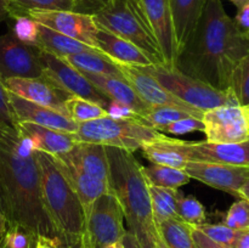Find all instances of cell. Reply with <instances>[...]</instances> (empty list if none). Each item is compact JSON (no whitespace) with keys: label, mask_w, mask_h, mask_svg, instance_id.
<instances>
[{"label":"cell","mask_w":249,"mask_h":248,"mask_svg":"<svg viewBox=\"0 0 249 248\" xmlns=\"http://www.w3.org/2000/svg\"><path fill=\"white\" fill-rule=\"evenodd\" d=\"M249 53V34L226 14L221 0H206L194 33L179 51L175 67L215 89L230 88L236 66Z\"/></svg>","instance_id":"obj_1"},{"label":"cell","mask_w":249,"mask_h":248,"mask_svg":"<svg viewBox=\"0 0 249 248\" xmlns=\"http://www.w3.org/2000/svg\"><path fill=\"white\" fill-rule=\"evenodd\" d=\"M0 185L7 229L21 228L33 236L57 238L44 208L36 150L14 128L0 124Z\"/></svg>","instance_id":"obj_2"},{"label":"cell","mask_w":249,"mask_h":248,"mask_svg":"<svg viewBox=\"0 0 249 248\" xmlns=\"http://www.w3.org/2000/svg\"><path fill=\"white\" fill-rule=\"evenodd\" d=\"M105 148L108 158L109 189L121 203L128 231L140 248H157L160 233L153 218L143 167L134 152L111 146Z\"/></svg>","instance_id":"obj_3"},{"label":"cell","mask_w":249,"mask_h":248,"mask_svg":"<svg viewBox=\"0 0 249 248\" xmlns=\"http://www.w3.org/2000/svg\"><path fill=\"white\" fill-rule=\"evenodd\" d=\"M44 208L60 241L82 236L84 209L51 155L36 151Z\"/></svg>","instance_id":"obj_4"},{"label":"cell","mask_w":249,"mask_h":248,"mask_svg":"<svg viewBox=\"0 0 249 248\" xmlns=\"http://www.w3.org/2000/svg\"><path fill=\"white\" fill-rule=\"evenodd\" d=\"M92 17L97 26L140 48L156 65L163 63L160 46L148 27L139 0H114Z\"/></svg>","instance_id":"obj_5"},{"label":"cell","mask_w":249,"mask_h":248,"mask_svg":"<svg viewBox=\"0 0 249 248\" xmlns=\"http://www.w3.org/2000/svg\"><path fill=\"white\" fill-rule=\"evenodd\" d=\"M162 134L145 125L140 118L116 119L108 116L79 123L74 136L78 142L99 143L135 152L140 150L141 146L158 139Z\"/></svg>","instance_id":"obj_6"},{"label":"cell","mask_w":249,"mask_h":248,"mask_svg":"<svg viewBox=\"0 0 249 248\" xmlns=\"http://www.w3.org/2000/svg\"><path fill=\"white\" fill-rule=\"evenodd\" d=\"M152 75L163 88L181 101L199 111H208L226 105H238L230 89H215L212 85L185 74L177 67H168L164 63L140 67Z\"/></svg>","instance_id":"obj_7"},{"label":"cell","mask_w":249,"mask_h":248,"mask_svg":"<svg viewBox=\"0 0 249 248\" xmlns=\"http://www.w3.org/2000/svg\"><path fill=\"white\" fill-rule=\"evenodd\" d=\"M124 213L116 195L109 190L85 212L82 241L84 248H105L121 242L125 235Z\"/></svg>","instance_id":"obj_8"},{"label":"cell","mask_w":249,"mask_h":248,"mask_svg":"<svg viewBox=\"0 0 249 248\" xmlns=\"http://www.w3.org/2000/svg\"><path fill=\"white\" fill-rule=\"evenodd\" d=\"M206 141L214 143H237L249 140V107L226 105L203 113Z\"/></svg>","instance_id":"obj_9"},{"label":"cell","mask_w":249,"mask_h":248,"mask_svg":"<svg viewBox=\"0 0 249 248\" xmlns=\"http://www.w3.org/2000/svg\"><path fill=\"white\" fill-rule=\"evenodd\" d=\"M39 48L17 39L11 31L0 35V78H41Z\"/></svg>","instance_id":"obj_10"},{"label":"cell","mask_w":249,"mask_h":248,"mask_svg":"<svg viewBox=\"0 0 249 248\" xmlns=\"http://www.w3.org/2000/svg\"><path fill=\"white\" fill-rule=\"evenodd\" d=\"M39 58L44 68V77L70 95L96 102L105 108L111 102V100L95 88L79 70L73 67L63 58L51 55L41 49H39Z\"/></svg>","instance_id":"obj_11"},{"label":"cell","mask_w":249,"mask_h":248,"mask_svg":"<svg viewBox=\"0 0 249 248\" xmlns=\"http://www.w3.org/2000/svg\"><path fill=\"white\" fill-rule=\"evenodd\" d=\"M124 79L131 85L136 94L145 101L148 106H169L187 112L196 118L202 119L203 111L195 108L191 105L181 101L175 95L163 88L152 75L146 73L140 67L124 63H117Z\"/></svg>","instance_id":"obj_12"},{"label":"cell","mask_w":249,"mask_h":248,"mask_svg":"<svg viewBox=\"0 0 249 248\" xmlns=\"http://www.w3.org/2000/svg\"><path fill=\"white\" fill-rule=\"evenodd\" d=\"M27 16L36 22L53 29L61 34L71 36L78 41L97 49L96 31L97 24L90 15L79 14L74 11H43L32 10Z\"/></svg>","instance_id":"obj_13"},{"label":"cell","mask_w":249,"mask_h":248,"mask_svg":"<svg viewBox=\"0 0 249 248\" xmlns=\"http://www.w3.org/2000/svg\"><path fill=\"white\" fill-rule=\"evenodd\" d=\"M148 27L160 46L163 63L175 67L178 46L175 40L172 12L168 0H139Z\"/></svg>","instance_id":"obj_14"},{"label":"cell","mask_w":249,"mask_h":248,"mask_svg":"<svg viewBox=\"0 0 249 248\" xmlns=\"http://www.w3.org/2000/svg\"><path fill=\"white\" fill-rule=\"evenodd\" d=\"M187 160L249 167V140L237 143L178 141Z\"/></svg>","instance_id":"obj_15"},{"label":"cell","mask_w":249,"mask_h":248,"mask_svg":"<svg viewBox=\"0 0 249 248\" xmlns=\"http://www.w3.org/2000/svg\"><path fill=\"white\" fill-rule=\"evenodd\" d=\"M191 179L238 197V192L249 175V167L220 163L189 160L184 168Z\"/></svg>","instance_id":"obj_16"},{"label":"cell","mask_w":249,"mask_h":248,"mask_svg":"<svg viewBox=\"0 0 249 248\" xmlns=\"http://www.w3.org/2000/svg\"><path fill=\"white\" fill-rule=\"evenodd\" d=\"M7 91L28 101L56 109L67 116L66 100L72 95L53 84L48 78H9L4 80Z\"/></svg>","instance_id":"obj_17"},{"label":"cell","mask_w":249,"mask_h":248,"mask_svg":"<svg viewBox=\"0 0 249 248\" xmlns=\"http://www.w3.org/2000/svg\"><path fill=\"white\" fill-rule=\"evenodd\" d=\"M7 96H9L10 106L14 112L17 124L32 123L72 134L77 131L78 123L72 121L66 114L50 108V107L28 101V100L17 96L16 94H12L10 91H7Z\"/></svg>","instance_id":"obj_18"},{"label":"cell","mask_w":249,"mask_h":248,"mask_svg":"<svg viewBox=\"0 0 249 248\" xmlns=\"http://www.w3.org/2000/svg\"><path fill=\"white\" fill-rule=\"evenodd\" d=\"M96 44L97 49L116 63L136 67L156 65L155 61L140 48L100 26H97L96 31Z\"/></svg>","instance_id":"obj_19"},{"label":"cell","mask_w":249,"mask_h":248,"mask_svg":"<svg viewBox=\"0 0 249 248\" xmlns=\"http://www.w3.org/2000/svg\"><path fill=\"white\" fill-rule=\"evenodd\" d=\"M17 131L19 135L26 138L36 151L49 153L51 156L62 155L72 150L78 142L74 134L55 130L32 123H18Z\"/></svg>","instance_id":"obj_20"},{"label":"cell","mask_w":249,"mask_h":248,"mask_svg":"<svg viewBox=\"0 0 249 248\" xmlns=\"http://www.w3.org/2000/svg\"><path fill=\"white\" fill-rule=\"evenodd\" d=\"M89 82L95 88L104 92L109 100L125 105L133 109L141 118L146 117L150 112L151 106H148L141 97L136 94L131 85L123 77H112V75H99L91 73L82 72Z\"/></svg>","instance_id":"obj_21"},{"label":"cell","mask_w":249,"mask_h":248,"mask_svg":"<svg viewBox=\"0 0 249 248\" xmlns=\"http://www.w3.org/2000/svg\"><path fill=\"white\" fill-rule=\"evenodd\" d=\"M82 172L108 182V158L104 145L91 142H77L68 152L57 155Z\"/></svg>","instance_id":"obj_22"},{"label":"cell","mask_w":249,"mask_h":248,"mask_svg":"<svg viewBox=\"0 0 249 248\" xmlns=\"http://www.w3.org/2000/svg\"><path fill=\"white\" fill-rule=\"evenodd\" d=\"M53 157L57 164L58 169L61 170L63 177L67 179V181L72 186L73 191L79 198L83 209H84V214L91 207L95 199L111 190L108 182L102 181V180L96 179V177L82 172L79 168L68 163L60 156H53Z\"/></svg>","instance_id":"obj_23"},{"label":"cell","mask_w":249,"mask_h":248,"mask_svg":"<svg viewBox=\"0 0 249 248\" xmlns=\"http://www.w3.org/2000/svg\"><path fill=\"white\" fill-rule=\"evenodd\" d=\"M172 12L178 53L194 33L206 0H168Z\"/></svg>","instance_id":"obj_24"},{"label":"cell","mask_w":249,"mask_h":248,"mask_svg":"<svg viewBox=\"0 0 249 248\" xmlns=\"http://www.w3.org/2000/svg\"><path fill=\"white\" fill-rule=\"evenodd\" d=\"M178 141V139L168 138L162 134L158 139L141 146L140 150L143 157L151 163L184 169L189 160L180 150Z\"/></svg>","instance_id":"obj_25"},{"label":"cell","mask_w":249,"mask_h":248,"mask_svg":"<svg viewBox=\"0 0 249 248\" xmlns=\"http://www.w3.org/2000/svg\"><path fill=\"white\" fill-rule=\"evenodd\" d=\"M36 45L41 50L61 58L85 51H100L99 49H95L71 36L58 33L40 23H38V38Z\"/></svg>","instance_id":"obj_26"},{"label":"cell","mask_w":249,"mask_h":248,"mask_svg":"<svg viewBox=\"0 0 249 248\" xmlns=\"http://www.w3.org/2000/svg\"><path fill=\"white\" fill-rule=\"evenodd\" d=\"M70 65L79 70L80 72L91 73L99 75H112L123 77L116 62L107 57L101 51H85L63 57Z\"/></svg>","instance_id":"obj_27"},{"label":"cell","mask_w":249,"mask_h":248,"mask_svg":"<svg viewBox=\"0 0 249 248\" xmlns=\"http://www.w3.org/2000/svg\"><path fill=\"white\" fill-rule=\"evenodd\" d=\"M148 192H150L151 207H152L156 225L160 221L178 218V203L182 197L179 189L153 186L148 184Z\"/></svg>","instance_id":"obj_28"},{"label":"cell","mask_w":249,"mask_h":248,"mask_svg":"<svg viewBox=\"0 0 249 248\" xmlns=\"http://www.w3.org/2000/svg\"><path fill=\"white\" fill-rule=\"evenodd\" d=\"M160 237L168 248H197L192 237V226L173 218L157 224Z\"/></svg>","instance_id":"obj_29"},{"label":"cell","mask_w":249,"mask_h":248,"mask_svg":"<svg viewBox=\"0 0 249 248\" xmlns=\"http://www.w3.org/2000/svg\"><path fill=\"white\" fill-rule=\"evenodd\" d=\"M143 174L150 185L169 187V189H179V187L189 184L191 180L190 175L184 169L155 164V163L148 167H143Z\"/></svg>","instance_id":"obj_30"},{"label":"cell","mask_w":249,"mask_h":248,"mask_svg":"<svg viewBox=\"0 0 249 248\" xmlns=\"http://www.w3.org/2000/svg\"><path fill=\"white\" fill-rule=\"evenodd\" d=\"M65 106L67 116L78 124L108 117L106 108L101 105L74 95L66 100Z\"/></svg>","instance_id":"obj_31"},{"label":"cell","mask_w":249,"mask_h":248,"mask_svg":"<svg viewBox=\"0 0 249 248\" xmlns=\"http://www.w3.org/2000/svg\"><path fill=\"white\" fill-rule=\"evenodd\" d=\"M14 6L10 19L17 16H27L32 10L43 11H73L74 0H12Z\"/></svg>","instance_id":"obj_32"},{"label":"cell","mask_w":249,"mask_h":248,"mask_svg":"<svg viewBox=\"0 0 249 248\" xmlns=\"http://www.w3.org/2000/svg\"><path fill=\"white\" fill-rule=\"evenodd\" d=\"M186 117H194L187 112L181 111L179 108H174V107L169 106H151L150 112L146 117L141 118L140 121L142 122L145 125L151 126V128L156 129L160 133H162L163 129L165 126L169 125L170 123L179 121V119L186 118ZM196 118V117H195Z\"/></svg>","instance_id":"obj_33"},{"label":"cell","mask_w":249,"mask_h":248,"mask_svg":"<svg viewBox=\"0 0 249 248\" xmlns=\"http://www.w3.org/2000/svg\"><path fill=\"white\" fill-rule=\"evenodd\" d=\"M229 89L238 105L249 107V53L236 66Z\"/></svg>","instance_id":"obj_34"},{"label":"cell","mask_w":249,"mask_h":248,"mask_svg":"<svg viewBox=\"0 0 249 248\" xmlns=\"http://www.w3.org/2000/svg\"><path fill=\"white\" fill-rule=\"evenodd\" d=\"M177 214L178 218L181 219L184 223L195 228L207 221L206 208L194 195H189V196L182 195L178 203Z\"/></svg>","instance_id":"obj_35"},{"label":"cell","mask_w":249,"mask_h":248,"mask_svg":"<svg viewBox=\"0 0 249 248\" xmlns=\"http://www.w3.org/2000/svg\"><path fill=\"white\" fill-rule=\"evenodd\" d=\"M14 21L10 31L17 39L27 44L36 45L38 38V22L29 16H17L11 18Z\"/></svg>","instance_id":"obj_36"},{"label":"cell","mask_w":249,"mask_h":248,"mask_svg":"<svg viewBox=\"0 0 249 248\" xmlns=\"http://www.w3.org/2000/svg\"><path fill=\"white\" fill-rule=\"evenodd\" d=\"M223 224L233 230H241V229L249 226V202L245 199L235 202L229 208Z\"/></svg>","instance_id":"obj_37"},{"label":"cell","mask_w":249,"mask_h":248,"mask_svg":"<svg viewBox=\"0 0 249 248\" xmlns=\"http://www.w3.org/2000/svg\"><path fill=\"white\" fill-rule=\"evenodd\" d=\"M196 229H198L201 232H203L211 240L215 241L218 243L230 246V247L236 236V230L229 228L225 224H209L206 221V223L196 226Z\"/></svg>","instance_id":"obj_38"},{"label":"cell","mask_w":249,"mask_h":248,"mask_svg":"<svg viewBox=\"0 0 249 248\" xmlns=\"http://www.w3.org/2000/svg\"><path fill=\"white\" fill-rule=\"evenodd\" d=\"M204 125L202 119L195 117H186L179 121L170 123L169 125L163 129L162 133L175 134V135H185V134L194 133V131L203 130Z\"/></svg>","instance_id":"obj_39"},{"label":"cell","mask_w":249,"mask_h":248,"mask_svg":"<svg viewBox=\"0 0 249 248\" xmlns=\"http://www.w3.org/2000/svg\"><path fill=\"white\" fill-rule=\"evenodd\" d=\"M0 124H4V125L10 126V128L17 129V122L15 119L11 106H10L7 90L5 88L1 78H0Z\"/></svg>","instance_id":"obj_40"},{"label":"cell","mask_w":249,"mask_h":248,"mask_svg":"<svg viewBox=\"0 0 249 248\" xmlns=\"http://www.w3.org/2000/svg\"><path fill=\"white\" fill-rule=\"evenodd\" d=\"M113 1L114 0H74L73 11L94 16L95 14L109 6Z\"/></svg>","instance_id":"obj_41"},{"label":"cell","mask_w":249,"mask_h":248,"mask_svg":"<svg viewBox=\"0 0 249 248\" xmlns=\"http://www.w3.org/2000/svg\"><path fill=\"white\" fill-rule=\"evenodd\" d=\"M106 111L109 117L116 119H138L140 117L135 113L131 108H129L125 105H122L119 102L112 101L107 105Z\"/></svg>","instance_id":"obj_42"},{"label":"cell","mask_w":249,"mask_h":248,"mask_svg":"<svg viewBox=\"0 0 249 248\" xmlns=\"http://www.w3.org/2000/svg\"><path fill=\"white\" fill-rule=\"evenodd\" d=\"M192 237H194L197 248H232L230 246L223 245V243H218L215 241L211 240V238L207 237L203 232H201L198 229L194 228V226H192Z\"/></svg>","instance_id":"obj_43"},{"label":"cell","mask_w":249,"mask_h":248,"mask_svg":"<svg viewBox=\"0 0 249 248\" xmlns=\"http://www.w3.org/2000/svg\"><path fill=\"white\" fill-rule=\"evenodd\" d=\"M236 24L240 27L241 31L249 34V4L237 10V15L235 18Z\"/></svg>","instance_id":"obj_44"},{"label":"cell","mask_w":249,"mask_h":248,"mask_svg":"<svg viewBox=\"0 0 249 248\" xmlns=\"http://www.w3.org/2000/svg\"><path fill=\"white\" fill-rule=\"evenodd\" d=\"M232 248H249V226L248 228L236 230L235 240H233Z\"/></svg>","instance_id":"obj_45"},{"label":"cell","mask_w":249,"mask_h":248,"mask_svg":"<svg viewBox=\"0 0 249 248\" xmlns=\"http://www.w3.org/2000/svg\"><path fill=\"white\" fill-rule=\"evenodd\" d=\"M33 248H60V241L48 236H36Z\"/></svg>","instance_id":"obj_46"},{"label":"cell","mask_w":249,"mask_h":248,"mask_svg":"<svg viewBox=\"0 0 249 248\" xmlns=\"http://www.w3.org/2000/svg\"><path fill=\"white\" fill-rule=\"evenodd\" d=\"M14 2L12 0H0V22L10 19Z\"/></svg>","instance_id":"obj_47"},{"label":"cell","mask_w":249,"mask_h":248,"mask_svg":"<svg viewBox=\"0 0 249 248\" xmlns=\"http://www.w3.org/2000/svg\"><path fill=\"white\" fill-rule=\"evenodd\" d=\"M60 248H84V246H83L82 236L78 238H74V240L60 241Z\"/></svg>","instance_id":"obj_48"},{"label":"cell","mask_w":249,"mask_h":248,"mask_svg":"<svg viewBox=\"0 0 249 248\" xmlns=\"http://www.w3.org/2000/svg\"><path fill=\"white\" fill-rule=\"evenodd\" d=\"M238 197H240L241 199H245V201L249 202V175L247 179H246V181L243 182L242 187L240 189Z\"/></svg>","instance_id":"obj_49"},{"label":"cell","mask_w":249,"mask_h":248,"mask_svg":"<svg viewBox=\"0 0 249 248\" xmlns=\"http://www.w3.org/2000/svg\"><path fill=\"white\" fill-rule=\"evenodd\" d=\"M6 231H7V219L6 216H5V214L1 212V209H0V240L4 237Z\"/></svg>","instance_id":"obj_50"},{"label":"cell","mask_w":249,"mask_h":248,"mask_svg":"<svg viewBox=\"0 0 249 248\" xmlns=\"http://www.w3.org/2000/svg\"><path fill=\"white\" fill-rule=\"evenodd\" d=\"M231 2H232V4L235 5L238 10V9H241V7L245 6V5L249 4V0H231Z\"/></svg>","instance_id":"obj_51"},{"label":"cell","mask_w":249,"mask_h":248,"mask_svg":"<svg viewBox=\"0 0 249 248\" xmlns=\"http://www.w3.org/2000/svg\"><path fill=\"white\" fill-rule=\"evenodd\" d=\"M0 209L2 213L5 214V199H4V192H2L1 185H0Z\"/></svg>","instance_id":"obj_52"},{"label":"cell","mask_w":249,"mask_h":248,"mask_svg":"<svg viewBox=\"0 0 249 248\" xmlns=\"http://www.w3.org/2000/svg\"><path fill=\"white\" fill-rule=\"evenodd\" d=\"M157 248H168L167 246L164 245V242H163L162 241V238H158V241H157Z\"/></svg>","instance_id":"obj_53"},{"label":"cell","mask_w":249,"mask_h":248,"mask_svg":"<svg viewBox=\"0 0 249 248\" xmlns=\"http://www.w3.org/2000/svg\"><path fill=\"white\" fill-rule=\"evenodd\" d=\"M0 248H9V246H7V243L5 242L4 238H1V240H0Z\"/></svg>","instance_id":"obj_54"},{"label":"cell","mask_w":249,"mask_h":248,"mask_svg":"<svg viewBox=\"0 0 249 248\" xmlns=\"http://www.w3.org/2000/svg\"><path fill=\"white\" fill-rule=\"evenodd\" d=\"M105 248H117V243H114V245H111V246H107V247Z\"/></svg>","instance_id":"obj_55"},{"label":"cell","mask_w":249,"mask_h":248,"mask_svg":"<svg viewBox=\"0 0 249 248\" xmlns=\"http://www.w3.org/2000/svg\"><path fill=\"white\" fill-rule=\"evenodd\" d=\"M117 248H124L123 245H122V242H118L117 243Z\"/></svg>","instance_id":"obj_56"},{"label":"cell","mask_w":249,"mask_h":248,"mask_svg":"<svg viewBox=\"0 0 249 248\" xmlns=\"http://www.w3.org/2000/svg\"><path fill=\"white\" fill-rule=\"evenodd\" d=\"M34 247V246H32V247H28V248H33Z\"/></svg>","instance_id":"obj_57"}]
</instances>
